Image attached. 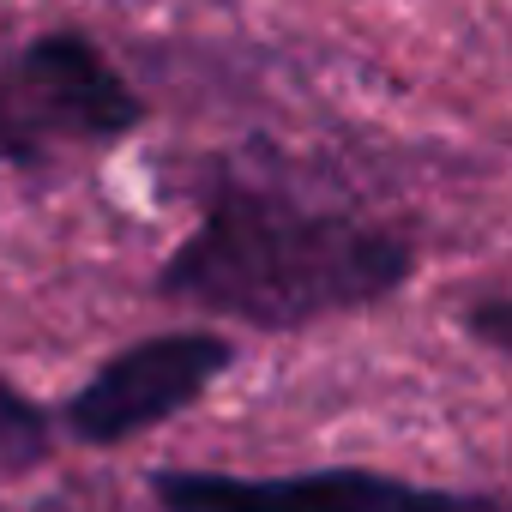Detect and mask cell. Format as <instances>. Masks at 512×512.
I'll list each match as a JSON object with an SVG mask.
<instances>
[{"mask_svg": "<svg viewBox=\"0 0 512 512\" xmlns=\"http://www.w3.org/2000/svg\"><path fill=\"white\" fill-rule=\"evenodd\" d=\"M410 272L416 247L398 229L223 181L199 229L163 260L157 296L253 332H302L398 296Z\"/></svg>", "mask_w": 512, "mask_h": 512, "instance_id": "6da1fadb", "label": "cell"}, {"mask_svg": "<svg viewBox=\"0 0 512 512\" xmlns=\"http://www.w3.org/2000/svg\"><path fill=\"white\" fill-rule=\"evenodd\" d=\"M145 121V103L85 31L31 37L0 73V133L13 163H43L55 145H109Z\"/></svg>", "mask_w": 512, "mask_h": 512, "instance_id": "7a4b0ae2", "label": "cell"}, {"mask_svg": "<svg viewBox=\"0 0 512 512\" xmlns=\"http://www.w3.org/2000/svg\"><path fill=\"white\" fill-rule=\"evenodd\" d=\"M157 512H506L488 488H434L404 482L362 464L241 476V470H151L145 476Z\"/></svg>", "mask_w": 512, "mask_h": 512, "instance_id": "3957f363", "label": "cell"}, {"mask_svg": "<svg viewBox=\"0 0 512 512\" xmlns=\"http://www.w3.org/2000/svg\"><path fill=\"white\" fill-rule=\"evenodd\" d=\"M235 368V344L223 332H157L115 350L67 404L61 428L79 446H127L157 422L193 410L217 374Z\"/></svg>", "mask_w": 512, "mask_h": 512, "instance_id": "277c9868", "label": "cell"}, {"mask_svg": "<svg viewBox=\"0 0 512 512\" xmlns=\"http://www.w3.org/2000/svg\"><path fill=\"white\" fill-rule=\"evenodd\" d=\"M55 452V416L25 398L13 380H0V470H37Z\"/></svg>", "mask_w": 512, "mask_h": 512, "instance_id": "5b68a950", "label": "cell"}, {"mask_svg": "<svg viewBox=\"0 0 512 512\" xmlns=\"http://www.w3.org/2000/svg\"><path fill=\"white\" fill-rule=\"evenodd\" d=\"M470 326H476V338H482L488 350H506V344H512V326H506V296H488V302L470 314Z\"/></svg>", "mask_w": 512, "mask_h": 512, "instance_id": "8992f818", "label": "cell"}, {"mask_svg": "<svg viewBox=\"0 0 512 512\" xmlns=\"http://www.w3.org/2000/svg\"><path fill=\"white\" fill-rule=\"evenodd\" d=\"M0 163H13V157H7V133H0Z\"/></svg>", "mask_w": 512, "mask_h": 512, "instance_id": "52a82bcc", "label": "cell"}, {"mask_svg": "<svg viewBox=\"0 0 512 512\" xmlns=\"http://www.w3.org/2000/svg\"><path fill=\"white\" fill-rule=\"evenodd\" d=\"M0 512H7V506H0Z\"/></svg>", "mask_w": 512, "mask_h": 512, "instance_id": "ba28073f", "label": "cell"}]
</instances>
